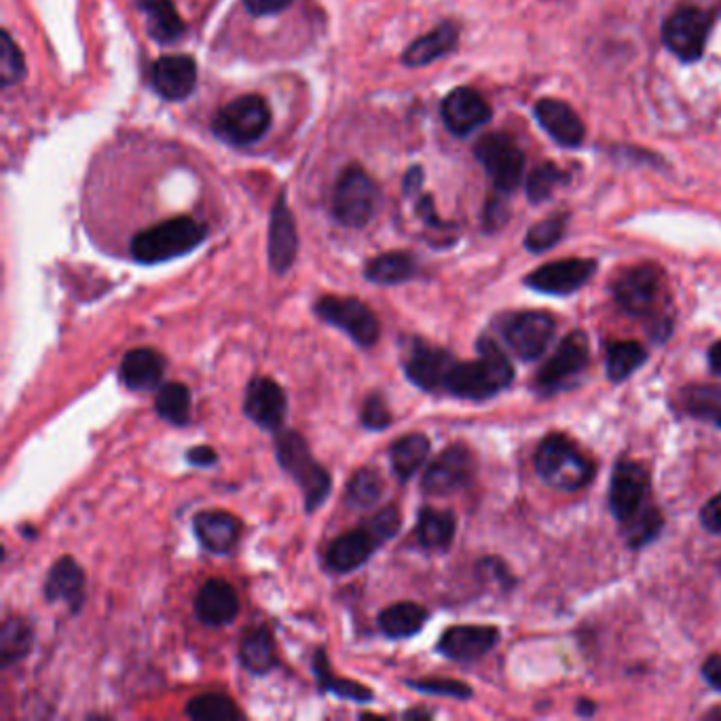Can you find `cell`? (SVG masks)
<instances>
[{
	"mask_svg": "<svg viewBox=\"0 0 721 721\" xmlns=\"http://www.w3.org/2000/svg\"><path fill=\"white\" fill-rule=\"evenodd\" d=\"M565 227H567V214H554L544 218L542 223L533 225L525 235V248L535 255L551 250L552 246L561 241Z\"/></svg>",
	"mask_w": 721,
	"mask_h": 721,
	"instance_id": "obj_42",
	"label": "cell"
},
{
	"mask_svg": "<svg viewBox=\"0 0 721 721\" xmlns=\"http://www.w3.org/2000/svg\"><path fill=\"white\" fill-rule=\"evenodd\" d=\"M533 464L546 485L561 491H580L594 476V464L589 455L561 434H551L540 443Z\"/></svg>",
	"mask_w": 721,
	"mask_h": 721,
	"instance_id": "obj_6",
	"label": "cell"
},
{
	"mask_svg": "<svg viewBox=\"0 0 721 721\" xmlns=\"http://www.w3.org/2000/svg\"><path fill=\"white\" fill-rule=\"evenodd\" d=\"M700 523L711 533H721V493L711 497L700 510Z\"/></svg>",
	"mask_w": 721,
	"mask_h": 721,
	"instance_id": "obj_49",
	"label": "cell"
},
{
	"mask_svg": "<svg viewBox=\"0 0 721 721\" xmlns=\"http://www.w3.org/2000/svg\"><path fill=\"white\" fill-rule=\"evenodd\" d=\"M208 237V227L192 216H176L134 235L129 255L140 265H159L189 255Z\"/></svg>",
	"mask_w": 721,
	"mask_h": 721,
	"instance_id": "obj_5",
	"label": "cell"
},
{
	"mask_svg": "<svg viewBox=\"0 0 721 721\" xmlns=\"http://www.w3.org/2000/svg\"><path fill=\"white\" fill-rule=\"evenodd\" d=\"M360 424L368 432H383L389 425L394 424L392 411L387 406V401L382 392H371L360 408Z\"/></svg>",
	"mask_w": 721,
	"mask_h": 721,
	"instance_id": "obj_47",
	"label": "cell"
},
{
	"mask_svg": "<svg viewBox=\"0 0 721 721\" xmlns=\"http://www.w3.org/2000/svg\"><path fill=\"white\" fill-rule=\"evenodd\" d=\"M500 641L495 626L481 624H460L446 629L436 650L453 662H474L488 654Z\"/></svg>",
	"mask_w": 721,
	"mask_h": 721,
	"instance_id": "obj_21",
	"label": "cell"
},
{
	"mask_svg": "<svg viewBox=\"0 0 721 721\" xmlns=\"http://www.w3.org/2000/svg\"><path fill=\"white\" fill-rule=\"evenodd\" d=\"M404 718H425V720H429V718H432V713H429V711H425V709H413V711H406V713H404Z\"/></svg>",
	"mask_w": 721,
	"mask_h": 721,
	"instance_id": "obj_55",
	"label": "cell"
},
{
	"mask_svg": "<svg viewBox=\"0 0 721 721\" xmlns=\"http://www.w3.org/2000/svg\"><path fill=\"white\" fill-rule=\"evenodd\" d=\"M589 362H591L589 337L582 330H573L572 335H567L565 339L561 340V345L552 354L551 360L537 371V375L533 379V387L542 396H552V394L565 389L567 383L573 382L580 373H584Z\"/></svg>",
	"mask_w": 721,
	"mask_h": 721,
	"instance_id": "obj_10",
	"label": "cell"
},
{
	"mask_svg": "<svg viewBox=\"0 0 721 721\" xmlns=\"http://www.w3.org/2000/svg\"><path fill=\"white\" fill-rule=\"evenodd\" d=\"M86 570L70 554L60 556L45 575L43 594L47 603H66L77 615L86 605Z\"/></svg>",
	"mask_w": 721,
	"mask_h": 721,
	"instance_id": "obj_19",
	"label": "cell"
},
{
	"mask_svg": "<svg viewBox=\"0 0 721 721\" xmlns=\"http://www.w3.org/2000/svg\"><path fill=\"white\" fill-rule=\"evenodd\" d=\"M149 18V34L161 45L176 43L185 34V22L171 0H138Z\"/></svg>",
	"mask_w": 721,
	"mask_h": 721,
	"instance_id": "obj_35",
	"label": "cell"
},
{
	"mask_svg": "<svg viewBox=\"0 0 721 721\" xmlns=\"http://www.w3.org/2000/svg\"><path fill=\"white\" fill-rule=\"evenodd\" d=\"M429 612L413 601H398L377 615V626L387 639H411L425 626Z\"/></svg>",
	"mask_w": 721,
	"mask_h": 721,
	"instance_id": "obj_31",
	"label": "cell"
},
{
	"mask_svg": "<svg viewBox=\"0 0 721 721\" xmlns=\"http://www.w3.org/2000/svg\"><path fill=\"white\" fill-rule=\"evenodd\" d=\"M150 83L161 98L180 102L197 86V65L189 56H164L150 68Z\"/></svg>",
	"mask_w": 721,
	"mask_h": 721,
	"instance_id": "obj_25",
	"label": "cell"
},
{
	"mask_svg": "<svg viewBox=\"0 0 721 721\" xmlns=\"http://www.w3.org/2000/svg\"><path fill=\"white\" fill-rule=\"evenodd\" d=\"M379 208V187L362 170L360 166H349L340 171L335 195H333V216L347 229L366 227Z\"/></svg>",
	"mask_w": 721,
	"mask_h": 721,
	"instance_id": "obj_8",
	"label": "cell"
},
{
	"mask_svg": "<svg viewBox=\"0 0 721 721\" xmlns=\"http://www.w3.org/2000/svg\"><path fill=\"white\" fill-rule=\"evenodd\" d=\"M312 671L314 678L318 681L319 694H335L343 700H352V702H371L375 699V692L364 685L360 681H352V679L337 678L330 669V662L326 656V650L318 648L314 660H312Z\"/></svg>",
	"mask_w": 721,
	"mask_h": 721,
	"instance_id": "obj_33",
	"label": "cell"
},
{
	"mask_svg": "<svg viewBox=\"0 0 721 721\" xmlns=\"http://www.w3.org/2000/svg\"><path fill=\"white\" fill-rule=\"evenodd\" d=\"M577 713H580V715H593L594 713L593 702H589V700L584 702V700H582V702H580V707H577Z\"/></svg>",
	"mask_w": 721,
	"mask_h": 721,
	"instance_id": "obj_54",
	"label": "cell"
},
{
	"mask_svg": "<svg viewBox=\"0 0 721 721\" xmlns=\"http://www.w3.org/2000/svg\"><path fill=\"white\" fill-rule=\"evenodd\" d=\"M478 358L470 362H455L446 375L443 392L472 403H485L500 392H504L514 379V368L504 349L491 339L476 340Z\"/></svg>",
	"mask_w": 721,
	"mask_h": 721,
	"instance_id": "obj_1",
	"label": "cell"
},
{
	"mask_svg": "<svg viewBox=\"0 0 721 721\" xmlns=\"http://www.w3.org/2000/svg\"><path fill=\"white\" fill-rule=\"evenodd\" d=\"M567 182V176L563 170L554 164H542L535 170L531 171L530 180H527V197L531 204H542L546 199H551L552 192L559 187Z\"/></svg>",
	"mask_w": 721,
	"mask_h": 721,
	"instance_id": "obj_43",
	"label": "cell"
},
{
	"mask_svg": "<svg viewBox=\"0 0 721 721\" xmlns=\"http://www.w3.org/2000/svg\"><path fill=\"white\" fill-rule=\"evenodd\" d=\"M443 119L451 134L464 138L487 124L491 119V108L476 89L457 87L443 102Z\"/></svg>",
	"mask_w": 721,
	"mask_h": 721,
	"instance_id": "obj_22",
	"label": "cell"
},
{
	"mask_svg": "<svg viewBox=\"0 0 721 721\" xmlns=\"http://www.w3.org/2000/svg\"><path fill=\"white\" fill-rule=\"evenodd\" d=\"M506 220H508V206L502 199H488L487 210H485V229L488 234L502 229Z\"/></svg>",
	"mask_w": 721,
	"mask_h": 721,
	"instance_id": "obj_50",
	"label": "cell"
},
{
	"mask_svg": "<svg viewBox=\"0 0 721 721\" xmlns=\"http://www.w3.org/2000/svg\"><path fill=\"white\" fill-rule=\"evenodd\" d=\"M155 411L168 424L182 427L191 424L192 396L182 382L161 383L155 396Z\"/></svg>",
	"mask_w": 721,
	"mask_h": 721,
	"instance_id": "obj_36",
	"label": "cell"
},
{
	"mask_svg": "<svg viewBox=\"0 0 721 721\" xmlns=\"http://www.w3.org/2000/svg\"><path fill=\"white\" fill-rule=\"evenodd\" d=\"M269 267L276 276H286L298 255V234L295 216L288 208L286 195L277 197L276 206L271 210L269 220Z\"/></svg>",
	"mask_w": 721,
	"mask_h": 721,
	"instance_id": "obj_20",
	"label": "cell"
},
{
	"mask_svg": "<svg viewBox=\"0 0 721 721\" xmlns=\"http://www.w3.org/2000/svg\"><path fill=\"white\" fill-rule=\"evenodd\" d=\"M192 610L206 626H229L239 614V596L227 580L210 577L195 594Z\"/></svg>",
	"mask_w": 721,
	"mask_h": 721,
	"instance_id": "obj_23",
	"label": "cell"
},
{
	"mask_svg": "<svg viewBox=\"0 0 721 721\" xmlns=\"http://www.w3.org/2000/svg\"><path fill=\"white\" fill-rule=\"evenodd\" d=\"M168 360L152 347H134L124 356L119 379L131 392H149L159 387L166 375Z\"/></svg>",
	"mask_w": 721,
	"mask_h": 721,
	"instance_id": "obj_27",
	"label": "cell"
},
{
	"mask_svg": "<svg viewBox=\"0 0 721 721\" xmlns=\"http://www.w3.org/2000/svg\"><path fill=\"white\" fill-rule=\"evenodd\" d=\"M535 119L552 140L565 149H575L584 142V124L567 102L544 98L535 105Z\"/></svg>",
	"mask_w": 721,
	"mask_h": 721,
	"instance_id": "obj_26",
	"label": "cell"
},
{
	"mask_svg": "<svg viewBox=\"0 0 721 721\" xmlns=\"http://www.w3.org/2000/svg\"><path fill=\"white\" fill-rule=\"evenodd\" d=\"M197 542L213 554H229L241 540V521L227 510H204L192 516Z\"/></svg>",
	"mask_w": 721,
	"mask_h": 721,
	"instance_id": "obj_24",
	"label": "cell"
},
{
	"mask_svg": "<svg viewBox=\"0 0 721 721\" xmlns=\"http://www.w3.org/2000/svg\"><path fill=\"white\" fill-rule=\"evenodd\" d=\"M185 713L195 721L244 720L246 713L234 699L223 692H206L187 702Z\"/></svg>",
	"mask_w": 721,
	"mask_h": 721,
	"instance_id": "obj_38",
	"label": "cell"
},
{
	"mask_svg": "<svg viewBox=\"0 0 721 721\" xmlns=\"http://www.w3.org/2000/svg\"><path fill=\"white\" fill-rule=\"evenodd\" d=\"M474 155L487 171L495 191L512 192L518 187L525 170V155L508 134L483 136L474 147Z\"/></svg>",
	"mask_w": 721,
	"mask_h": 721,
	"instance_id": "obj_11",
	"label": "cell"
},
{
	"mask_svg": "<svg viewBox=\"0 0 721 721\" xmlns=\"http://www.w3.org/2000/svg\"><path fill=\"white\" fill-rule=\"evenodd\" d=\"M429 451H432V443L422 432H413L394 441L389 446V462L396 478L401 483L411 481L425 466Z\"/></svg>",
	"mask_w": 721,
	"mask_h": 721,
	"instance_id": "obj_34",
	"label": "cell"
},
{
	"mask_svg": "<svg viewBox=\"0 0 721 721\" xmlns=\"http://www.w3.org/2000/svg\"><path fill=\"white\" fill-rule=\"evenodd\" d=\"M403 516L396 504L373 512L360 527L347 531L330 542L324 552V570L337 575L354 573L371 561V556L398 535Z\"/></svg>",
	"mask_w": 721,
	"mask_h": 721,
	"instance_id": "obj_2",
	"label": "cell"
},
{
	"mask_svg": "<svg viewBox=\"0 0 721 721\" xmlns=\"http://www.w3.org/2000/svg\"><path fill=\"white\" fill-rule=\"evenodd\" d=\"M244 413L260 429H265L269 434H277L286 422L288 396L276 379L253 377L246 387Z\"/></svg>",
	"mask_w": 721,
	"mask_h": 721,
	"instance_id": "obj_18",
	"label": "cell"
},
{
	"mask_svg": "<svg viewBox=\"0 0 721 721\" xmlns=\"http://www.w3.org/2000/svg\"><path fill=\"white\" fill-rule=\"evenodd\" d=\"M457 531V516L451 510L424 506L417 514L415 537L427 552H445L451 549Z\"/></svg>",
	"mask_w": 721,
	"mask_h": 721,
	"instance_id": "obj_30",
	"label": "cell"
},
{
	"mask_svg": "<svg viewBox=\"0 0 721 721\" xmlns=\"http://www.w3.org/2000/svg\"><path fill=\"white\" fill-rule=\"evenodd\" d=\"M685 406L692 415L699 419H709L721 427V392L720 389H707V387H694L685 394Z\"/></svg>",
	"mask_w": 721,
	"mask_h": 721,
	"instance_id": "obj_46",
	"label": "cell"
},
{
	"mask_svg": "<svg viewBox=\"0 0 721 721\" xmlns=\"http://www.w3.org/2000/svg\"><path fill=\"white\" fill-rule=\"evenodd\" d=\"M460 43V28L453 22L441 23L432 32L419 37L404 49L403 62L411 68L432 65L455 51Z\"/></svg>",
	"mask_w": 721,
	"mask_h": 721,
	"instance_id": "obj_29",
	"label": "cell"
},
{
	"mask_svg": "<svg viewBox=\"0 0 721 721\" xmlns=\"http://www.w3.org/2000/svg\"><path fill=\"white\" fill-rule=\"evenodd\" d=\"M417 274H419L417 258L403 250L375 256L364 267V277L379 286H398L404 282H411L413 277H417Z\"/></svg>",
	"mask_w": 721,
	"mask_h": 721,
	"instance_id": "obj_32",
	"label": "cell"
},
{
	"mask_svg": "<svg viewBox=\"0 0 721 721\" xmlns=\"http://www.w3.org/2000/svg\"><path fill=\"white\" fill-rule=\"evenodd\" d=\"M404 685L415 690V692H424V694H432V697H445V699L455 700L472 699V688L464 681H457V679H406Z\"/></svg>",
	"mask_w": 721,
	"mask_h": 721,
	"instance_id": "obj_44",
	"label": "cell"
},
{
	"mask_svg": "<svg viewBox=\"0 0 721 721\" xmlns=\"http://www.w3.org/2000/svg\"><path fill=\"white\" fill-rule=\"evenodd\" d=\"M403 343V371L406 379L429 394L443 392L446 375L457 358L443 347L429 345L427 340L417 337H406Z\"/></svg>",
	"mask_w": 721,
	"mask_h": 721,
	"instance_id": "obj_13",
	"label": "cell"
},
{
	"mask_svg": "<svg viewBox=\"0 0 721 721\" xmlns=\"http://www.w3.org/2000/svg\"><path fill=\"white\" fill-rule=\"evenodd\" d=\"M295 0H244V7L250 16L265 18V16H277L286 11Z\"/></svg>",
	"mask_w": 721,
	"mask_h": 721,
	"instance_id": "obj_48",
	"label": "cell"
},
{
	"mask_svg": "<svg viewBox=\"0 0 721 721\" xmlns=\"http://www.w3.org/2000/svg\"><path fill=\"white\" fill-rule=\"evenodd\" d=\"M34 631L23 618H7L0 629V666L9 669L30 654Z\"/></svg>",
	"mask_w": 721,
	"mask_h": 721,
	"instance_id": "obj_37",
	"label": "cell"
},
{
	"mask_svg": "<svg viewBox=\"0 0 721 721\" xmlns=\"http://www.w3.org/2000/svg\"><path fill=\"white\" fill-rule=\"evenodd\" d=\"M615 305L631 318L648 319L652 335L666 337L671 330L669 316L662 314L664 276L656 265H635L615 276L612 284Z\"/></svg>",
	"mask_w": 721,
	"mask_h": 721,
	"instance_id": "obj_3",
	"label": "cell"
},
{
	"mask_svg": "<svg viewBox=\"0 0 721 721\" xmlns=\"http://www.w3.org/2000/svg\"><path fill=\"white\" fill-rule=\"evenodd\" d=\"M711 26V13L699 7H679L662 26V41L681 62H697L704 53Z\"/></svg>",
	"mask_w": 721,
	"mask_h": 721,
	"instance_id": "obj_12",
	"label": "cell"
},
{
	"mask_svg": "<svg viewBox=\"0 0 721 721\" xmlns=\"http://www.w3.org/2000/svg\"><path fill=\"white\" fill-rule=\"evenodd\" d=\"M662 525H664V521H662L660 510L650 504L641 514H636L633 521L622 525V531H624V537L631 549H643L656 540Z\"/></svg>",
	"mask_w": 721,
	"mask_h": 721,
	"instance_id": "obj_41",
	"label": "cell"
},
{
	"mask_svg": "<svg viewBox=\"0 0 721 721\" xmlns=\"http://www.w3.org/2000/svg\"><path fill=\"white\" fill-rule=\"evenodd\" d=\"M556 322L546 312H521L506 319L504 337L521 360H537L551 345Z\"/></svg>",
	"mask_w": 721,
	"mask_h": 721,
	"instance_id": "obj_16",
	"label": "cell"
},
{
	"mask_svg": "<svg viewBox=\"0 0 721 721\" xmlns=\"http://www.w3.org/2000/svg\"><path fill=\"white\" fill-rule=\"evenodd\" d=\"M314 312L324 324L339 328L362 349H371L382 339V322L358 297L326 295L314 303Z\"/></svg>",
	"mask_w": 721,
	"mask_h": 721,
	"instance_id": "obj_9",
	"label": "cell"
},
{
	"mask_svg": "<svg viewBox=\"0 0 721 721\" xmlns=\"http://www.w3.org/2000/svg\"><path fill=\"white\" fill-rule=\"evenodd\" d=\"M385 493V481L375 467L364 466L352 474L345 487V502L352 508L368 510L377 506Z\"/></svg>",
	"mask_w": 721,
	"mask_h": 721,
	"instance_id": "obj_39",
	"label": "cell"
},
{
	"mask_svg": "<svg viewBox=\"0 0 721 721\" xmlns=\"http://www.w3.org/2000/svg\"><path fill=\"white\" fill-rule=\"evenodd\" d=\"M26 77L22 51L13 43L9 32H2L0 39V81L2 87L16 86Z\"/></svg>",
	"mask_w": 721,
	"mask_h": 721,
	"instance_id": "obj_45",
	"label": "cell"
},
{
	"mask_svg": "<svg viewBox=\"0 0 721 721\" xmlns=\"http://www.w3.org/2000/svg\"><path fill=\"white\" fill-rule=\"evenodd\" d=\"M648 360V349L636 340H614L608 345V377L626 382Z\"/></svg>",
	"mask_w": 721,
	"mask_h": 721,
	"instance_id": "obj_40",
	"label": "cell"
},
{
	"mask_svg": "<svg viewBox=\"0 0 721 721\" xmlns=\"http://www.w3.org/2000/svg\"><path fill=\"white\" fill-rule=\"evenodd\" d=\"M237 660L248 673L258 675V678L276 671L279 666V656H277L274 633L265 624H255V626L246 629L239 639Z\"/></svg>",
	"mask_w": 721,
	"mask_h": 721,
	"instance_id": "obj_28",
	"label": "cell"
},
{
	"mask_svg": "<svg viewBox=\"0 0 721 721\" xmlns=\"http://www.w3.org/2000/svg\"><path fill=\"white\" fill-rule=\"evenodd\" d=\"M702 678L713 688L721 692V656H709L702 664Z\"/></svg>",
	"mask_w": 721,
	"mask_h": 721,
	"instance_id": "obj_52",
	"label": "cell"
},
{
	"mask_svg": "<svg viewBox=\"0 0 721 721\" xmlns=\"http://www.w3.org/2000/svg\"><path fill=\"white\" fill-rule=\"evenodd\" d=\"M277 464L297 483L303 491L305 512L314 514L324 506L333 491V476L326 467L314 457L309 443L298 434L297 429H279L274 434Z\"/></svg>",
	"mask_w": 721,
	"mask_h": 721,
	"instance_id": "obj_4",
	"label": "cell"
},
{
	"mask_svg": "<svg viewBox=\"0 0 721 721\" xmlns=\"http://www.w3.org/2000/svg\"><path fill=\"white\" fill-rule=\"evenodd\" d=\"M709 364H711V371L721 377V340L711 345V349H709Z\"/></svg>",
	"mask_w": 721,
	"mask_h": 721,
	"instance_id": "obj_53",
	"label": "cell"
},
{
	"mask_svg": "<svg viewBox=\"0 0 721 721\" xmlns=\"http://www.w3.org/2000/svg\"><path fill=\"white\" fill-rule=\"evenodd\" d=\"M650 495V472L636 462H618L610 483V508L620 525L633 521L636 514L648 508Z\"/></svg>",
	"mask_w": 721,
	"mask_h": 721,
	"instance_id": "obj_15",
	"label": "cell"
},
{
	"mask_svg": "<svg viewBox=\"0 0 721 721\" xmlns=\"http://www.w3.org/2000/svg\"><path fill=\"white\" fill-rule=\"evenodd\" d=\"M187 462L195 467H213L218 464V453L213 446L197 445L187 451Z\"/></svg>",
	"mask_w": 721,
	"mask_h": 721,
	"instance_id": "obj_51",
	"label": "cell"
},
{
	"mask_svg": "<svg viewBox=\"0 0 721 721\" xmlns=\"http://www.w3.org/2000/svg\"><path fill=\"white\" fill-rule=\"evenodd\" d=\"M271 128V110L263 96L246 93L220 108L213 131L227 145L250 147Z\"/></svg>",
	"mask_w": 721,
	"mask_h": 721,
	"instance_id": "obj_7",
	"label": "cell"
},
{
	"mask_svg": "<svg viewBox=\"0 0 721 721\" xmlns=\"http://www.w3.org/2000/svg\"><path fill=\"white\" fill-rule=\"evenodd\" d=\"M594 271L596 260L593 258H565L546 263L540 269L531 271L530 276L525 277V284L542 295L567 297L580 290L584 284H589Z\"/></svg>",
	"mask_w": 721,
	"mask_h": 721,
	"instance_id": "obj_17",
	"label": "cell"
},
{
	"mask_svg": "<svg viewBox=\"0 0 721 721\" xmlns=\"http://www.w3.org/2000/svg\"><path fill=\"white\" fill-rule=\"evenodd\" d=\"M476 472V460L470 446L455 443L425 467L422 478V491L425 495H451L460 488L467 487Z\"/></svg>",
	"mask_w": 721,
	"mask_h": 721,
	"instance_id": "obj_14",
	"label": "cell"
}]
</instances>
